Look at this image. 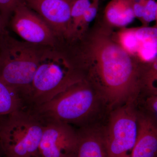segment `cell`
<instances>
[{"instance_id":"cell-1","label":"cell","mask_w":157,"mask_h":157,"mask_svg":"<svg viewBox=\"0 0 157 157\" xmlns=\"http://www.w3.org/2000/svg\"><path fill=\"white\" fill-rule=\"evenodd\" d=\"M61 49L73 67L103 95L110 110L136 103L147 65L124 50L109 28L86 32L80 39L64 43Z\"/></svg>"},{"instance_id":"cell-2","label":"cell","mask_w":157,"mask_h":157,"mask_svg":"<svg viewBox=\"0 0 157 157\" xmlns=\"http://www.w3.org/2000/svg\"><path fill=\"white\" fill-rule=\"evenodd\" d=\"M28 109L43 123L55 121L79 128L100 125L99 121L110 111L103 95L85 78L50 101Z\"/></svg>"},{"instance_id":"cell-3","label":"cell","mask_w":157,"mask_h":157,"mask_svg":"<svg viewBox=\"0 0 157 157\" xmlns=\"http://www.w3.org/2000/svg\"><path fill=\"white\" fill-rule=\"evenodd\" d=\"M45 47L17 40L7 30L0 36V78L17 93L26 107Z\"/></svg>"},{"instance_id":"cell-4","label":"cell","mask_w":157,"mask_h":157,"mask_svg":"<svg viewBox=\"0 0 157 157\" xmlns=\"http://www.w3.org/2000/svg\"><path fill=\"white\" fill-rule=\"evenodd\" d=\"M58 47L43 48L33 83L29 108L46 103L84 79Z\"/></svg>"},{"instance_id":"cell-5","label":"cell","mask_w":157,"mask_h":157,"mask_svg":"<svg viewBox=\"0 0 157 157\" xmlns=\"http://www.w3.org/2000/svg\"><path fill=\"white\" fill-rule=\"evenodd\" d=\"M44 124L27 108L0 117V146L5 157H39Z\"/></svg>"},{"instance_id":"cell-6","label":"cell","mask_w":157,"mask_h":157,"mask_svg":"<svg viewBox=\"0 0 157 157\" xmlns=\"http://www.w3.org/2000/svg\"><path fill=\"white\" fill-rule=\"evenodd\" d=\"M135 103L116 107L109 112L103 127L108 157H131L138 133V112Z\"/></svg>"},{"instance_id":"cell-7","label":"cell","mask_w":157,"mask_h":157,"mask_svg":"<svg viewBox=\"0 0 157 157\" xmlns=\"http://www.w3.org/2000/svg\"><path fill=\"white\" fill-rule=\"evenodd\" d=\"M8 25L26 42L53 47L59 45L58 39L47 23L21 2L12 12Z\"/></svg>"},{"instance_id":"cell-8","label":"cell","mask_w":157,"mask_h":157,"mask_svg":"<svg viewBox=\"0 0 157 157\" xmlns=\"http://www.w3.org/2000/svg\"><path fill=\"white\" fill-rule=\"evenodd\" d=\"M39 147V157H73L78 141L77 130L55 121L45 122Z\"/></svg>"},{"instance_id":"cell-9","label":"cell","mask_w":157,"mask_h":157,"mask_svg":"<svg viewBox=\"0 0 157 157\" xmlns=\"http://www.w3.org/2000/svg\"><path fill=\"white\" fill-rule=\"evenodd\" d=\"M49 26L59 43L67 39L72 7L76 0H21Z\"/></svg>"},{"instance_id":"cell-10","label":"cell","mask_w":157,"mask_h":157,"mask_svg":"<svg viewBox=\"0 0 157 157\" xmlns=\"http://www.w3.org/2000/svg\"><path fill=\"white\" fill-rule=\"evenodd\" d=\"M156 118L138 112V133L131 157H157Z\"/></svg>"},{"instance_id":"cell-11","label":"cell","mask_w":157,"mask_h":157,"mask_svg":"<svg viewBox=\"0 0 157 157\" xmlns=\"http://www.w3.org/2000/svg\"><path fill=\"white\" fill-rule=\"evenodd\" d=\"M78 141L73 157H108L104 143L103 126L80 128L77 130Z\"/></svg>"},{"instance_id":"cell-12","label":"cell","mask_w":157,"mask_h":157,"mask_svg":"<svg viewBox=\"0 0 157 157\" xmlns=\"http://www.w3.org/2000/svg\"><path fill=\"white\" fill-rule=\"evenodd\" d=\"M138 47L135 58L144 65L157 59V25L135 28Z\"/></svg>"},{"instance_id":"cell-13","label":"cell","mask_w":157,"mask_h":157,"mask_svg":"<svg viewBox=\"0 0 157 157\" xmlns=\"http://www.w3.org/2000/svg\"><path fill=\"white\" fill-rule=\"evenodd\" d=\"M104 17L109 26L126 27L135 18L132 0H111L104 10Z\"/></svg>"},{"instance_id":"cell-14","label":"cell","mask_w":157,"mask_h":157,"mask_svg":"<svg viewBox=\"0 0 157 157\" xmlns=\"http://www.w3.org/2000/svg\"><path fill=\"white\" fill-rule=\"evenodd\" d=\"M26 108L17 93L0 78V117Z\"/></svg>"},{"instance_id":"cell-15","label":"cell","mask_w":157,"mask_h":157,"mask_svg":"<svg viewBox=\"0 0 157 157\" xmlns=\"http://www.w3.org/2000/svg\"><path fill=\"white\" fill-rule=\"evenodd\" d=\"M95 1L76 0L72 7L68 37L65 42H69L73 39L83 14Z\"/></svg>"},{"instance_id":"cell-16","label":"cell","mask_w":157,"mask_h":157,"mask_svg":"<svg viewBox=\"0 0 157 157\" xmlns=\"http://www.w3.org/2000/svg\"><path fill=\"white\" fill-rule=\"evenodd\" d=\"M157 59L147 65L144 73L143 90H145L149 95H157L155 82L157 79Z\"/></svg>"},{"instance_id":"cell-17","label":"cell","mask_w":157,"mask_h":157,"mask_svg":"<svg viewBox=\"0 0 157 157\" xmlns=\"http://www.w3.org/2000/svg\"><path fill=\"white\" fill-rule=\"evenodd\" d=\"M157 3L156 0H145L143 17L141 22L143 26H147L151 23L157 21Z\"/></svg>"},{"instance_id":"cell-18","label":"cell","mask_w":157,"mask_h":157,"mask_svg":"<svg viewBox=\"0 0 157 157\" xmlns=\"http://www.w3.org/2000/svg\"><path fill=\"white\" fill-rule=\"evenodd\" d=\"M145 107L149 115L156 118L157 113V95H149L145 103Z\"/></svg>"},{"instance_id":"cell-19","label":"cell","mask_w":157,"mask_h":157,"mask_svg":"<svg viewBox=\"0 0 157 157\" xmlns=\"http://www.w3.org/2000/svg\"><path fill=\"white\" fill-rule=\"evenodd\" d=\"M133 9L135 18L141 21L143 17L145 0H132Z\"/></svg>"},{"instance_id":"cell-20","label":"cell","mask_w":157,"mask_h":157,"mask_svg":"<svg viewBox=\"0 0 157 157\" xmlns=\"http://www.w3.org/2000/svg\"><path fill=\"white\" fill-rule=\"evenodd\" d=\"M8 24L4 20L2 16L1 13V9H0V36L5 33L7 30V27Z\"/></svg>"},{"instance_id":"cell-21","label":"cell","mask_w":157,"mask_h":157,"mask_svg":"<svg viewBox=\"0 0 157 157\" xmlns=\"http://www.w3.org/2000/svg\"><path fill=\"white\" fill-rule=\"evenodd\" d=\"M0 157H5L1 146H0Z\"/></svg>"}]
</instances>
